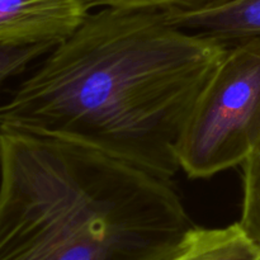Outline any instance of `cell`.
I'll list each match as a JSON object with an SVG mask.
<instances>
[{
  "label": "cell",
  "mask_w": 260,
  "mask_h": 260,
  "mask_svg": "<svg viewBox=\"0 0 260 260\" xmlns=\"http://www.w3.org/2000/svg\"><path fill=\"white\" fill-rule=\"evenodd\" d=\"M228 50L164 12L106 7L18 86L0 128L84 145L172 182L185 124Z\"/></svg>",
  "instance_id": "obj_1"
},
{
  "label": "cell",
  "mask_w": 260,
  "mask_h": 260,
  "mask_svg": "<svg viewBox=\"0 0 260 260\" xmlns=\"http://www.w3.org/2000/svg\"><path fill=\"white\" fill-rule=\"evenodd\" d=\"M0 260H167L194 223L172 182L84 145L0 128Z\"/></svg>",
  "instance_id": "obj_2"
},
{
  "label": "cell",
  "mask_w": 260,
  "mask_h": 260,
  "mask_svg": "<svg viewBox=\"0 0 260 260\" xmlns=\"http://www.w3.org/2000/svg\"><path fill=\"white\" fill-rule=\"evenodd\" d=\"M260 150V37L228 50L196 102L180 139V169L211 178Z\"/></svg>",
  "instance_id": "obj_3"
},
{
  "label": "cell",
  "mask_w": 260,
  "mask_h": 260,
  "mask_svg": "<svg viewBox=\"0 0 260 260\" xmlns=\"http://www.w3.org/2000/svg\"><path fill=\"white\" fill-rule=\"evenodd\" d=\"M90 8V0H0V45L56 48L83 27Z\"/></svg>",
  "instance_id": "obj_4"
},
{
  "label": "cell",
  "mask_w": 260,
  "mask_h": 260,
  "mask_svg": "<svg viewBox=\"0 0 260 260\" xmlns=\"http://www.w3.org/2000/svg\"><path fill=\"white\" fill-rule=\"evenodd\" d=\"M168 22L225 42L260 37V0H233L226 4L188 12H164Z\"/></svg>",
  "instance_id": "obj_5"
},
{
  "label": "cell",
  "mask_w": 260,
  "mask_h": 260,
  "mask_svg": "<svg viewBox=\"0 0 260 260\" xmlns=\"http://www.w3.org/2000/svg\"><path fill=\"white\" fill-rule=\"evenodd\" d=\"M167 260H260V250L239 222L216 229L194 226Z\"/></svg>",
  "instance_id": "obj_6"
},
{
  "label": "cell",
  "mask_w": 260,
  "mask_h": 260,
  "mask_svg": "<svg viewBox=\"0 0 260 260\" xmlns=\"http://www.w3.org/2000/svg\"><path fill=\"white\" fill-rule=\"evenodd\" d=\"M243 208L239 225L260 250V150L243 162Z\"/></svg>",
  "instance_id": "obj_7"
},
{
  "label": "cell",
  "mask_w": 260,
  "mask_h": 260,
  "mask_svg": "<svg viewBox=\"0 0 260 260\" xmlns=\"http://www.w3.org/2000/svg\"><path fill=\"white\" fill-rule=\"evenodd\" d=\"M233 0H90L91 7H111L155 12H188L226 4Z\"/></svg>",
  "instance_id": "obj_8"
},
{
  "label": "cell",
  "mask_w": 260,
  "mask_h": 260,
  "mask_svg": "<svg viewBox=\"0 0 260 260\" xmlns=\"http://www.w3.org/2000/svg\"><path fill=\"white\" fill-rule=\"evenodd\" d=\"M53 50L46 45H0V79L17 75L30 61Z\"/></svg>",
  "instance_id": "obj_9"
}]
</instances>
